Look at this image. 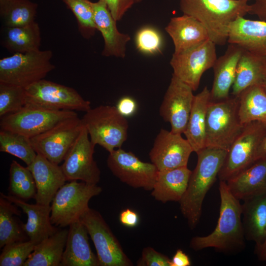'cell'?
Instances as JSON below:
<instances>
[{"label": "cell", "instance_id": "obj_1", "mask_svg": "<svg viewBox=\"0 0 266 266\" xmlns=\"http://www.w3.org/2000/svg\"><path fill=\"white\" fill-rule=\"evenodd\" d=\"M219 216L216 228L206 236L193 237L190 247L195 251L213 248L227 254L235 253L245 247L242 221V204L230 191L226 181H220Z\"/></svg>", "mask_w": 266, "mask_h": 266}, {"label": "cell", "instance_id": "obj_2", "mask_svg": "<svg viewBox=\"0 0 266 266\" xmlns=\"http://www.w3.org/2000/svg\"><path fill=\"white\" fill-rule=\"evenodd\" d=\"M227 152L224 149L205 147L197 153V165L192 171L186 191L179 202L181 213L192 230L200 222L203 200L218 177Z\"/></svg>", "mask_w": 266, "mask_h": 266}, {"label": "cell", "instance_id": "obj_3", "mask_svg": "<svg viewBox=\"0 0 266 266\" xmlns=\"http://www.w3.org/2000/svg\"><path fill=\"white\" fill-rule=\"evenodd\" d=\"M181 11L200 22L216 45L228 41L229 28L237 18L249 13L250 5L243 0H179Z\"/></svg>", "mask_w": 266, "mask_h": 266}, {"label": "cell", "instance_id": "obj_4", "mask_svg": "<svg viewBox=\"0 0 266 266\" xmlns=\"http://www.w3.org/2000/svg\"><path fill=\"white\" fill-rule=\"evenodd\" d=\"M243 126L238 115L237 97L210 100L206 113L205 147L228 151Z\"/></svg>", "mask_w": 266, "mask_h": 266}, {"label": "cell", "instance_id": "obj_5", "mask_svg": "<svg viewBox=\"0 0 266 266\" xmlns=\"http://www.w3.org/2000/svg\"><path fill=\"white\" fill-rule=\"evenodd\" d=\"M81 119L90 140L109 153L121 148L128 137L129 124L116 106L100 105L91 108Z\"/></svg>", "mask_w": 266, "mask_h": 266}, {"label": "cell", "instance_id": "obj_6", "mask_svg": "<svg viewBox=\"0 0 266 266\" xmlns=\"http://www.w3.org/2000/svg\"><path fill=\"white\" fill-rule=\"evenodd\" d=\"M97 184L70 181L57 191L51 204L52 224L62 228L69 226L80 220L90 208L89 202L93 197L102 192Z\"/></svg>", "mask_w": 266, "mask_h": 266}, {"label": "cell", "instance_id": "obj_7", "mask_svg": "<svg viewBox=\"0 0 266 266\" xmlns=\"http://www.w3.org/2000/svg\"><path fill=\"white\" fill-rule=\"evenodd\" d=\"M50 50L15 53L0 60V82L24 88L41 79L55 69Z\"/></svg>", "mask_w": 266, "mask_h": 266}, {"label": "cell", "instance_id": "obj_8", "mask_svg": "<svg viewBox=\"0 0 266 266\" xmlns=\"http://www.w3.org/2000/svg\"><path fill=\"white\" fill-rule=\"evenodd\" d=\"M25 105L85 112L91 108L90 101L74 88L44 79L25 88Z\"/></svg>", "mask_w": 266, "mask_h": 266}, {"label": "cell", "instance_id": "obj_9", "mask_svg": "<svg viewBox=\"0 0 266 266\" xmlns=\"http://www.w3.org/2000/svg\"><path fill=\"white\" fill-rule=\"evenodd\" d=\"M266 135V126L258 121L244 125L231 145L218 177L227 181L255 162L258 147Z\"/></svg>", "mask_w": 266, "mask_h": 266}, {"label": "cell", "instance_id": "obj_10", "mask_svg": "<svg viewBox=\"0 0 266 266\" xmlns=\"http://www.w3.org/2000/svg\"><path fill=\"white\" fill-rule=\"evenodd\" d=\"M95 247L99 266H132L101 215L89 208L80 217Z\"/></svg>", "mask_w": 266, "mask_h": 266}, {"label": "cell", "instance_id": "obj_11", "mask_svg": "<svg viewBox=\"0 0 266 266\" xmlns=\"http://www.w3.org/2000/svg\"><path fill=\"white\" fill-rule=\"evenodd\" d=\"M75 111L51 110L25 105L19 111L0 118V129L31 138L47 131L60 121L77 116Z\"/></svg>", "mask_w": 266, "mask_h": 266}, {"label": "cell", "instance_id": "obj_12", "mask_svg": "<svg viewBox=\"0 0 266 266\" xmlns=\"http://www.w3.org/2000/svg\"><path fill=\"white\" fill-rule=\"evenodd\" d=\"M216 44L210 39L180 52L170 61L173 74L196 91L202 74L213 67L217 59Z\"/></svg>", "mask_w": 266, "mask_h": 266}, {"label": "cell", "instance_id": "obj_13", "mask_svg": "<svg viewBox=\"0 0 266 266\" xmlns=\"http://www.w3.org/2000/svg\"><path fill=\"white\" fill-rule=\"evenodd\" d=\"M83 127L78 115L68 118L30 138V141L37 154L59 165L64 161Z\"/></svg>", "mask_w": 266, "mask_h": 266}, {"label": "cell", "instance_id": "obj_14", "mask_svg": "<svg viewBox=\"0 0 266 266\" xmlns=\"http://www.w3.org/2000/svg\"><path fill=\"white\" fill-rule=\"evenodd\" d=\"M107 166L121 181L134 188L152 191L158 170L151 163L139 160L133 153L121 148L109 153Z\"/></svg>", "mask_w": 266, "mask_h": 266}, {"label": "cell", "instance_id": "obj_15", "mask_svg": "<svg viewBox=\"0 0 266 266\" xmlns=\"http://www.w3.org/2000/svg\"><path fill=\"white\" fill-rule=\"evenodd\" d=\"M84 127L67 152L61 166L67 181L97 184L100 171L94 159L95 145Z\"/></svg>", "mask_w": 266, "mask_h": 266}, {"label": "cell", "instance_id": "obj_16", "mask_svg": "<svg viewBox=\"0 0 266 266\" xmlns=\"http://www.w3.org/2000/svg\"><path fill=\"white\" fill-rule=\"evenodd\" d=\"M194 96L192 89L172 74L159 108L160 115L170 124L172 133H184Z\"/></svg>", "mask_w": 266, "mask_h": 266}, {"label": "cell", "instance_id": "obj_17", "mask_svg": "<svg viewBox=\"0 0 266 266\" xmlns=\"http://www.w3.org/2000/svg\"><path fill=\"white\" fill-rule=\"evenodd\" d=\"M193 150L181 134L161 129L157 135L149 156L159 171L187 166Z\"/></svg>", "mask_w": 266, "mask_h": 266}, {"label": "cell", "instance_id": "obj_18", "mask_svg": "<svg viewBox=\"0 0 266 266\" xmlns=\"http://www.w3.org/2000/svg\"><path fill=\"white\" fill-rule=\"evenodd\" d=\"M27 166L35 181L36 203L51 205L56 193L67 181L61 166L37 154L32 163Z\"/></svg>", "mask_w": 266, "mask_h": 266}, {"label": "cell", "instance_id": "obj_19", "mask_svg": "<svg viewBox=\"0 0 266 266\" xmlns=\"http://www.w3.org/2000/svg\"><path fill=\"white\" fill-rule=\"evenodd\" d=\"M93 5L96 29L101 33L104 40L101 55L105 57L125 58L127 44L130 41L131 36L119 31L117 21L103 0L93 2Z\"/></svg>", "mask_w": 266, "mask_h": 266}, {"label": "cell", "instance_id": "obj_20", "mask_svg": "<svg viewBox=\"0 0 266 266\" xmlns=\"http://www.w3.org/2000/svg\"><path fill=\"white\" fill-rule=\"evenodd\" d=\"M227 42L266 59V21L237 18L229 26Z\"/></svg>", "mask_w": 266, "mask_h": 266}, {"label": "cell", "instance_id": "obj_21", "mask_svg": "<svg viewBox=\"0 0 266 266\" xmlns=\"http://www.w3.org/2000/svg\"><path fill=\"white\" fill-rule=\"evenodd\" d=\"M0 196L15 204L27 214V221L22 224V227L29 240L37 244L58 231L51 221V205L30 204L2 193H0Z\"/></svg>", "mask_w": 266, "mask_h": 266}, {"label": "cell", "instance_id": "obj_22", "mask_svg": "<svg viewBox=\"0 0 266 266\" xmlns=\"http://www.w3.org/2000/svg\"><path fill=\"white\" fill-rule=\"evenodd\" d=\"M86 227L79 220L69 226L61 266H99L92 252Z\"/></svg>", "mask_w": 266, "mask_h": 266}, {"label": "cell", "instance_id": "obj_23", "mask_svg": "<svg viewBox=\"0 0 266 266\" xmlns=\"http://www.w3.org/2000/svg\"><path fill=\"white\" fill-rule=\"evenodd\" d=\"M242 50L237 45L229 44L225 53L216 60L212 67L214 79L210 91V100H221L229 97Z\"/></svg>", "mask_w": 266, "mask_h": 266}, {"label": "cell", "instance_id": "obj_24", "mask_svg": "<svg viewBox=\"0 0 266 266\" xmlns=\"http://www.w3.org/2000/svg\"><path fill=\"white\" fill-rule=\"evenodd\" d=\"M165 30L172 40L174 52H180L209 39L203 25L186 14L172 17Z\"/></svg>", "mask_w": 266, "mask_h": 266}, {"label": "cell", "instance_id": "obj_25", "mask_svg": "<svg viewBox=\"0 0 266 266\" xmlns=\"http://www.w3.org/2000/svg\"><path fill=\"white\" fill-rule=\"evenodd\" d=\"M226 182L232 194L239 200L266 194V157Z\"/></svg>", "mask_w": 266, "mask_h": 266}, {"label": "cell", "instance_id": "obj_26", "mask_svg": "<svg viewBox=\"0 0 266 266\" xmlns=\"http://www.w3.org/2000/svg\"><path fill=\"white\" fill-rule=\"evenodd\" d=\"M242 221L246 239L260 246L266 238V194L243 200Z\"/></svg>", "mask_w": 266, "mask_h": 266}, {"label": "cell", "instance_id": "obj_27", "mask_svg": "<svg viewBox=\"0 0 266 266\" xmlns=\"http://www.w3.org/2000/svg\"><path fill=\"white\" fill-rule=\"evenodd\" d=\"M191 173L187 166L158 171L152 196L163 203L179 202L186 191Z\"/></svg>", "mask_w": 266, "mask_h": 266}, {"label": "cell", "instance_id": "obj_28", "mask_svg": "<svg viewBox=\"0 0 266 266\" xmlns=\"http://www.w3.org/2000/svg\"><path fill=\"white\" fill-rule=\"evenodd\" d=\"M210 91L206 86L195 95L184 134L196 153L205 147L206 119Z\"/></svg>", "mask_w": 266, "mask_h": 266}, {"label": "cell", "instance_id": "obj_29", "mask_svg": "<svg viewBox=\"0 0 266 266\" xmlns=\"http://www.w3.org/2000/svg\"><path fill=\"white\" fill-rule=\"evenodd\" d=\"M266 78V59L244 49L239 59L232 95L238 96L247 88L262 84Z\"/></svg>", "mask_w": 266, "mask_h": 266}, {"label": "cell", "instance_id": "obj_30", "mask_svg": "<svg viewBox=\"0 0 266 266\" xmlns=\"http://www.w3.org/2000/svg\"><path fill=\"white\" fill-rule=\"evenodd\" d=\"M68 230H58L36 244L23 266H61Z\"/></svg>", "mask_w": 266, "mask_h": 266}, {"label": "cell", "instance_id": "obj_31", "mask_svg": "<svg viewBox=\"0 0 266 266\" xmlns=\"http://www.w3.org/2000/svg\"><path fill=\"white\" fill-rule=\"evenodd\" d=\"M41 40L40 28L35 21L23 26L5 27L3 46L14 54L39 50Z\"/></svg>", "mask_w": 266, "mask_h": 266}, {"label": "cell", "instance_id": "obj_32", "mask_svg": "<svg viewBox=\"0 0 266 266\" xmlns=\"http://www.w3.org/2000/svg\"><path fill=\"white\" fill-rule=\"evenodd\" d=\"M236 97L242 125L258 121L266 126V92L262 84L247 88Z\"/></svg>", "mask_w": 266, "mask_h": 266}, {"label": "cell", "instance_id": "obj_33", "mask_svg": "<svg viewBox=\"0 0 266 266\" xmlns=\"http://www.w3.org/2000/svg\"><path fill=\"white\" fill-rule=\"evenodd\" d=\"M15 204L0 197V248L5 245L29 240L23 227V223L16 215L20 216L21 211Z\"/></svg>", "mask_w": 266, "mask_h": 266}, {"label": "cell", "instance_id": "obj_34", "mask_svg": "<svg viewBox=\"0 0 266 266\" xmlns=\"http://www.w3.org/2000/svg\"><path fill=\"white\" fill-rule=\"evenodd\" d=\"M38 5L29 0H0V15L5 27H19L35 21Z\"/></svg>", "mask_w": 266, "mask_h": 266}, {"label": "cell", "instance_id": "obj_35", "mask_svg": "<svg viewBox=\"0 0 266 266\" xmlns=\"http://www.w3.org/2000/svg\"><path fill=\"white\" fill-rule=\"evenodd\" d=\"M10 195L23 200L35 198L36 187L33 174L29 168L13 160L9 168Z\"/></svg>", "mask_w": 266, "mask_h": 266}, {"label": "cell", "instance_id": "obj_36", "mask_svg": "<svg viewBox=\"0 0 266 266\" xmlns=\"http://www.w3.org/2000/svg\"><path fill=\"white\" fill-rule=\"evenodd\" d=\"M0 151L18 158L27 166L32 163L37 155L29 138L18 133L1 129L0 131Z\"/></svg>", "mask_w": 266, "mask_h": 266}, {"label": "cell", "instance_id": "obj_37", "mask_svg": "<svg viewBox=\"0 0 266 266\" xmlns=\"http://www.w3.org/2000/svg\"><path fill=\"white\" fill-rule=\"evenodd\" d=\"M74 14L78 31L85 39H90L97 31L93 2L89 0H62Z\"/></svg>", "mask_w": 266, "mask_h": 266}, {"label": "cell", "instance_id": "obj_38", "mask_svg": "<svg viewBox=\"0 0 266 266\" xmlns=\"http://www.w3.org/2000/svg\"><path fill=\"white\" fill-rule=\"evenodd\" d=\"M25 105V88L0 82V117L16 112Z\"/></svg>", "mask_w": 266, "mask_h": 266}, {"label": "cell", "instance_id": "obj_39", "mask_svg": "<svg viewBox=\"0 0 266 266\" xmlns=\"http://www.w3.org/2000/svg\"><path fill=\"white\" fill-rule=\"evenodd\" d=\"M36 244L28 240L5 245L0 255V266H23Z\"/></svg>", "mask_w": 266, "mask_h": 266}, {"label": "cell", "instance_id": "obj_40", "mask_svg": "<svg viewBox=\"0 0 266 266\" xmlns=\"http://www.w3.org/2000/svg\"><path fill=\"white\" fill-rule=\"evenodd\" d=\"M135 43L139 52L145 54L153 55L162 52L163 39L157 29L151 26H145L137 32Z\"/></svg>", "mask_w": 266, "mask_h": 266}, {"label": "cell", "instance_id": "obj_41", "mask_svg": "<svg viewBox=\"0 0 266 266\" xmlns=\"http://www.w3.org/2000/svg\"><path fill=\"white\" fill-rule=\"evenodd\" d=\"M171 259L156 251L153 248H144L137 261L138 266H170Z\"/></svg>", "mask_w": 266, "mask_h": 266}, {"label": "cell", "instance_id": "obj_42", "mask_svg": "<svg viewBox=\"0 0 266 266\" xmlns=\"http://www.w3.org/2000/svg\"><path fill=\"white\" fill-rule=\"evenodd\" d=\"M112 17L117 22L136 2L135 0H103Z\"/></svg>", "mask_w": 266, "mask_h": 266}, {"label": "cell", "instance_id": "obj_43", "mask_svg": "<svg viewBox=\"0 0 266 266\" xmlns=\"http://www.w3.org/2000/svg\"><path fill=\"white\" fill-rule=\"evenodd\" d=\"M116 107L121 114L125 117H128L132 116L136 112L137 104L133 98L127 96L121 98Z\"/></svg>", "mask_w": 266, "mask_h": 266}, {"label": "cell", "instance_id": "obj_44", "mask_svg": "<svg viewBox=\"0 0 266 266\" xmlns=\"http://www.w3.org/2000/svg\"><path fill=\"white\" fill-rule=\"evenodd\" d=\"M119 221L123 225L126 227L133 228L138 224L139 218L136 212L127 208L120 214Z\"/></svg>", "mask_w": 266, "mask_h": 266}, {"label": "cell", "instance_id": "obj_45", "mask_svg": "<svg viewBox=\"0 0 266 266\" xmlns=\"http://www.w3.org/2000/svg\"><path fill=\"white\" fill-rule=\"evenodd\" d=\"M248 14L256 16L259 20L266 21V0H253Z\"/></svg>", "mask_w": 266, "mask_h": 266}, {"label": "cell", "instance_id": "obj_46", "mask_svg": "<svg viewBox=\"0 0 266 266\" xmlns=\"http://www.w3.org/2000/svg\"><path fill=\"white\" fill-rule=\"evenodd\" d=\"M191 265L189 256L180 249L177 250L171 259L170 266H190Z\"/></svg>", "mask_w": 266, "mask_h": 266}, {"label": "cell", "instance_id": "obj_47", "mask_svg": "<svg viewBox=\"0 0 266 266\" xmlns=\"http://www.w3.org/2000/svg\"><path fill=\"white\" fill-rule=\"evenodd\" d=\"M255 253L260 261H266V238L260 246L255 248Z\"/></svg>", "mask_w": 266, "mask_h": 266}, {"label": "cell", "instance_id": "obj_48", "mask_svg": "<svg viewBox=\"0 0 266 266\" xmlns=\"http://www.w3.org/2000/svg\"><path fill=\"white\" fill-rule=\"evenodd\" d=\"M266 157V135L262 139L257 152L256 161Z\"/></svg>", "mask_w": 266, "mask_h": 266}, {"label": "cell", "instance_id": "obj_49", "mask_svg": "<svg viewBox=\"0 0 266 266\" xmlns=\"http://www.w3.org/2000/svg\"><path fill=\"white\" fill-rule=\"evenodd\" d=\"M262 85L264 90L266 92V78L263 82V83H262Z\"/></svg>", "mask_w": 266, "mask_h": 266}, {"label": "cell", "instance_id": "obj_50", "mask_svg": "<svg viewBox=\"0 0 266 266\" xmlns=\"http://www.w3.org/2000/svg\"><path fill=\"white\" fill-rule=\"evenodd\" d=\"M142 0H135L136 2H140Z\"/></svg>", "mask_w": 266, "mask_h": 266}, {"label": "cell", "instance_id": "obj_51", "mask_svg": "<svg viewBox=\"0 0 266 266\" xmlns=\"http://www.w3.org/2000/svg\"><path fill=\"white\" fill-rule=\"evenodd\" d=\"M245 0V1H246L248 2V1L249 0Z\"/></svg>", "mask_w": 266, "mask_h": 266}]
</instances>
